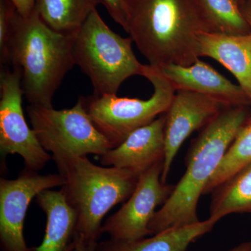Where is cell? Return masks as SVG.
<instances>
[{
  "mask_svg": "<svg viewBox=\"0 0 251 251\" xmlns=\"http://www.w3.org/2000/svg\"><path fill=\"white\" fill-rule=\"evenodd\" d=\"M126 31L151 67H188L200 38L217 32L199 0H123Z\"/></svg>",
  "mask_w": 251,
  "mask_h": 251,
  "instance_id": "cell-1",
  "label": "cell"
},
{
  "mask_svg": "<svg viewBox=\"0 0 251 251\" xmlns=\"http://www.w3.org/2000/svg\"><path fill=\"white\" fill-rule=\"evenodd\" d=\"M247 105L226 107L193 140L186 157V170L149 224L152 234L200 222V198L239 130L251 115Z\"/></svg>",
  "mask_w": 251,
  "mask_h": 251,
  "instance_id": "cell-2",
  "label": "cell"
},
{
  "mask_svg": "<svg viewBox=\"0 0 251 251\" xmlns=\"http://www.w3.org/2000/svg\"><path fill=\"white\" fill-rule=\"evenodd\" d=\"M75 35L54 31L35 9L25 17L16 13L9 62L21 73L23 96L30 105L53 108L56 91L75 65Z\"/></svg>",
  "mask_w": 251,
  "mask_h": 251,
  "instance_id": "cell-3",
  "label": "cell"
},
{
  "mask_svg": "<svg viewBox=\"0 0 251 251\" xmlns=\"http://www.w3.org/2000/svg\"><path fill=\"white\" fill-rule=\"evenodd\" d=\"M52 158L65 181L61 191L77 214V235L98 242L103 218L131 196L140 175L123 168L97 166L87 156L63 153Z\"/></svg>",
  "mask_w": 251,
  "mask_h": 251,
  "instance_id": "cell-4",
  "label": "cell"
},
{
  "mask_svg": "<svg viewBox=\"0 0 251 251\" xmlns=\"http://www.w3.org/2000/svg\"><path fill=\"white\" fill-rule=\"evenodd\" d=\"M131 38L112 30L97 9L91 13L75 35V65L90 78L94 95L117 94L128 77L143 75L145 64L135 57Z\"/></svg>",
  "mask_w": 251,
  "mask_h": 251,
  "instance_id": "cell-5",
  "label": "cell"
},
{
  "mask_svg": "<svg viewBox=\"0 0 251 251\" xmlns=\"http://www.w3.org/2000/svg\"><path fill=\"white\" fill-rule=\"evenodd\" d=\"M143 76L153 88L152 95L146 100L117 94L84 97L91 120L113 148L135 130L166 113L174 98L176 91L158 68L145 64Z\"/></svg>",
  "mask_w": 251,
  "mask_h": 251,
  "instance_id": "cell-6",
  "label": "cell"
},
{
  "mask_svg": "<svg viewBox=\"0 0 251 251\" xmlns=\"http://www.w3.org/2000/svg\"><path fill=\"white\" fill-rule=\"evenodd\" d=\"M27 112L36 138L52 156L74 153L101 156L113 148L91 120L82 96L72 108L55 110L29 104Z\"/></svg>",
  "mask_w": 251,
  "mask_h": 251,
  "instance_id": "cell-7",
  "label": "cell"
},
{
  "mask_svg": "<svg viewBox=\"0 0 251 251\" xmlns=\"http://www.w3.org/2000/svg\"><path fill=\"white\" fill-rule=\"evenodd\" d=\"M0 151L6 156L18 154L25 168L39 171L52 155L44 150L29 128L23 109V92L18 69H1L0 74Z\"/></svg>",
  "mask_w": 251,
  "mask_h": 251,
  "instance_id": "cell-8",
  "label": "cell"
},
{
  "mask_svg": "<svg viewBox=\"0 0 251 251\" xmlns=\"http://www.w3.org/2000/svg\"><path fill=\"white\" fill-rule=\"evenodd\" d=\"M163 161L158 162L140 175L131 196L117 212L105 221L102 233L110 239L131 241L153 235L149 229L157 206L163 205L173 193L175 185L161 180Z\"/></svg>",
  "mask_w": 251,
  "mask_h": 251,
  "instance_id": "cell-9",
  "label": "cell"
},
{
  "mask_svg": "<svg viewBox=\"0 0 251 251\" xmlns=\"http://www.w3.org/2000/svg\"><path fill=\"white\" fill-rule=\"evenodd\" d=\"M59 174L41 175L25 168L16 179H0V247L1 251H35L23 233L27 208L39 193L63 186Z\"/></svg>",
  "mask_w": 251,
  "mask_h": 251,
  "instance_id": "cell-10",
  "label": "cell"
},
{
  "mask_svg": "<svg viewBox=\"0 0 251 251\" xmlns=\"http://www.w3.org/2000/svg\"><path fill=\"white\" fill-rule=\"evenodd\" d=\"M225 108L224 104L208 96L176 91L166 112L163 183H166L174 158L185 140L193 132L204 128Z\"/></svg>",
  "mask_w": 251,
  "mask_h": 251,
  "instance_id": "cell-11",
  "label": "cell"
},
{
  "mask_svg": "<svg viewBox=\"0 0 251 251\" xmlns=\"http://www.w3.org/2000/svg\"><path fill=\"white\" fill-rule=\"evenodd\" d=\"M166 113L135 130L120 145L100 156L102 166L123 168L140 175L164 161Z\"/></svg>",
  "mask_w": 251,
  "mask_h": 251,
  "instance_id": "cell-12",
  "label": "cell"
},
{
  "mask_svg": "<svg viewBox=\"0 0 251 251\" xmlns=\"http://www.w3.org/2000/svg\"><path fill=\"white\" fill-rule=\"evenodd\" d=\"M158 69L176 92L189 91L208 96L226 107L251 105L240 86L232 83L200 59L188 67L168 64Z\"/></svg>",
  "mask_w": 251,
  "mask_h": 251,
  "instance_id": "cell-13",
  "label": "cell"
},
{
  "mask_svg": "<svg viewBox=\"0 0 251 251\" xmlns=\"http://www.w3.org/2000/svg\"><path fill=\"white\" fill-rule=\"evenodd\" d=\"M200 57L215 59L237 79L251 106V33H206L200 38Z\"/></svg>",
  "mask_w": 251,
  "mask_h": 251,
  "instance_id": "cell-14",
  "label": "cell"
},
{
  "mask_svg": "<svg viewBox=\"0 0 251 251\" xmlns=\"http://www.w3.org/2000/svg\"><path fill=\"white\" fill-rule=\"evenodd\" d=\"M46 216L44 240L35 251H74L77 238L76 212L62 191L46 190L36 197Z\"/></svg>",
  "mask_w": 251,
  "mask_h": 251,
  "instance_id": "cell-15",
  "label": "cell"
},
{
  "mask_svg": "<svg viewBox=\"0 0 251 251\" xmlns=\"http://www.w3.org/2000/svg\"><path fill=\"white\" fill-rule=\"evenodd\" d=\"M218 222L209 217L197 224L166 229L148 238L131 241L110 239L98 242L95 251H186L192 243L210 232Z\"/></svg>",
  "mask_w": 251,
  "mask_h": 251,
  "instance_id": "cell-16",
  "label": "cell"
},
{
  "mask_svg": "<svg viewBox=\"0 0 251 251\" xmlns=\"http://www.w3.org/2000/svg\"><path fill=\"white\" fill-rule=\"evenodd\" d=\"M209 218L217 221L232 214H251V163L211 193Z\"/></svg>",
  "mask_w": 251,
  "mask_h": 251,
  "instance_id": "cell-17",
  "label": "cell"
},
{
  "mask_svg": "<svg viewBox=\"0 0 251 251\" xmlns=\"http://www.w3.org/2000/svg\"><path fill=\"white\" fill-rule=\"evenodd\" d=\"M102 0H36L35 9L45 24L54 31L77 32Z\"/></svg>",
  "mask_w": 251,
  "mask_h": 251,
  "instance_id": "cell-18",
  "label": "cell"
},
{
  "mask_svg": "<svg viewBox=\"0 0 251 251\" xmlns=\"http://www.w3.org/2000/svg\"><path fill=\"white\" fill-rule=\"evenodd\" d=\"M251 163V124L246 125L226 151L219 167L206 185L203 195H208L226 179Z\"/></svg>",
  "mask_w": 251,
  "mask_h": 251,
  "instance_id": "cell-19",
  "label": "cell"
},
{
  "mask_svg": "<svg viewBox=\"0 0 251 251\" xmlns=\"http://www.w3.org/2000/svg\"><path fill=\"white\" fill-rule=\"evenodd\" d=\"M217 32L251 34V27L238 0H199Z\"/></svg>",
  "mask_w": 251,
  "mask_h": 251,
  "instance_id": "cell-20",
  "label": "cell"
},
{
  "mask_svg": "<svg viewBox=\"0 0 251 251\" xmlns=\"http://www.w3.org/2000/svg\"><path fill=\"white\" fill-rule=\"evenodd\" d=\"M16 7L10 0H0V61L9 62V47L14 29Z\"/></svg>",
  "mask_w": 251,
  "mask_h": 251,
  "instance_id": "cell-21",
  "label": "cell"
},
{
  "mask_svg": "<svg viewBox=\"0 0 251 251\" xmlns=\"http://www.w3.org/2000/svg\"><path fill=\"white\" fill-rule=\"evenodd\" d=\"M110 17L126 30V16L123 0H102Z\"/></svg>",
  "mask_w": 251,
  "mask_h": 251,
  "instance_id": "cell-22",
  "label": "cell"
},
{
  "mask_svg": "<svg viewBox=\"0 0 251 251\" xmlns=\"http://www.w3.org/2000/svg\"><path fill=\"white\" fill-rule=\"evenodd\" d=\"M16 7L18 14L22 16H28L35 9L36 0H10Z\"/></svg>",
  "mask_w": 251,
  "mask_h": 251,
  "instance_id": "cell-23",
  "label": "cell"
},
{
  "mask_svg": "<svg viewBox=\"0 0 251 251\" xmlns=\"http://www.w3.org/2000/svg\"><path fill=\"white\" fill-rule=\"evenodd\" d=\"M98 242L89 240L77 234L76 243L74 251H95Z\"/></svg>",
  "mask_w": 251,
  "mask_h": 251,
  "instance_id": "cell-24",
  "label": "cell"
},
{
  "mask_svg": "<svg viewBox=\"0 0 251 251\" xmlns=\"http://www.w3.org/2000/svg\"><path fill=\"white\" fill-rule=\"evenodd\" d=\"M243 14L251 27V0H238Z\"/></svg>",
  "mask_w": 251,
  "mask_h": 251,
  "instance_id": "cell-25",
  "label": "cell"
},
{
  "mask_svg": "<svg viewBox=\"0 0 251 251\" xmlns=\"http://www.w3.org/2000/svg\"><path fill=\"white\" fill-rule=\"evenodd\" d=\"M229 251H251V242H243Z\"/></svg>",
  "mask_w": 251,
  "mask_h": 251,
  "instance_id": "cell-26",
  "label": "cell"
},
{
  "mask_svg": "<svg viewBox=\"0 0 251 251\" xmlns=\"http://www.w3.org/2000/svg\"><path fill=\"white\" fill-rule=\"evenodd\" d=\"M249 124H251V116L249 117V120L247 122V125H249Z\"/></svg>",
  "mask_w": 251,
  "mask_h": 251,
  "instance_id": "cell-27",
  "label": "cell"
}]
</instances>
